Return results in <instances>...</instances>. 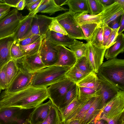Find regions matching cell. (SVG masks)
Instances as JSON below:
<instances>
[{
    "mask_svg": "<svg viewBox=\"0 0 124 124\" xmlns=\"http://www.w3.org/2000/svg\"><path fill=\"white\" fill-rule=\"evenodd\" d=\"M124 111V91L120 90L105 103L100 119L106 120Z\"/></svg>",
    "mask_w": 124,
    "mask_h": 124,
    "instance_id": "52a82bcc",
    "label": "cell"
},
{
    "mask_svg": "<svg viewBox=\"0 0 124 124\" xmlns=\"http://www.w3.org/2000/svg\"><path fill=\"white\" fill-rule=\"evenodd\" d=\"M51 101L42 103L35 108L29 115V119L32 124H39L43 121L48 115L53 105Z\"/></svg>",
    "mask_w": 124,
    "mask_h": 124,
    "instance_id": "e0dca14e",
    "label": "cell"
},
{
    "mask_svg": "<svg viewBox=\"0 0 124 124\" xmlns=\"http://www.w3.org/2000/svg\"><path fill=\"white\" fill-rule=\"evenodd\" d=\"M34 73L25 72L19 68L17 74L4 91L7 93H12L31 86Z\"/></svg>",
    "mask_w": 124,
    "mask_h": 124,
    "instance_id": "4fadbf2b",
    "label": "cell"
},
{
    "mask_svg": "<svg viewBox=\"0 0 124 124\" xmlns=\"http://www.w3.org/2000/svg\"><path fill=\"white\" fill-rule=\"evenodd\" d=\"M74 65L80 71L86 74L93 71L85 56L77 59Z\"/></svg>",
    "mask_w": 124,
    "mask_h": 124,
    "instance_id": "e575fe53",
    "label": "cell"
},
{
    "mask_svg": "<svg viewBox=\"0 0 124 124\" xmlns=\"http://www.w3.org/2000/svg\"><path fill=\"white\" fill-rule=\"evenodd\" d=\"M17 61L19 68L28 73H33L46 67L39 53L32 55H25Z\"/></svg>",
    "mask_w": 124,
    "mask_h": 124,
    "instance_id": "7c38bea8",
    "label": "cell"
},
{
    "mask_svg": "<svg viewBox=\"0 0 124 124\" xmlns=\"http://www.w3.org/2000/svg\"><path fill=\"white\" fill-rule=\"evenodd\" d=\"M42 0H38L37 1L33 4L29 8L28 10L29 13L31 12L36 9L40 5Z\"/></svg>",
    "mask_w": 124,
    "mask_h": 124,
    "instance_id": "f907efd6",
    "label": "cell"
},
{
    "mask_svg": "<svg viewBox=\"0 0 124 124\" xmlns=\"http://www.w3.org/2000/svg\"><path fill=\"white\" fill-rule=\"evenodd\" d=\"M78 88V96L82 97L98 95L101 86L97 74L92 71L76 83Z\"/></svg>",
    "mask_w": 124,
    "mask_h": 124,
    "instance_id": "277c9868",
    "label": "cell"
},
{
    "mask_svg": "<svg viewBox=\"0 0 124 124\" xmlns=\"http://www.w3.org/2000/svg\"><path fill=\"white\" fill-rule=\"evenodd\" d=\"M98 96L93 97L89 99L79 111L69 121L73 120H80L82 119L85 116L96 98Z\"/></svg>",
    "mask_w": 124,
    "mask_h": 124,
    "instance_id": "d590c367",
    "label": "cell"
},
{
    "mask_svg": "<svg viewBox=\"0 0 124 124\" xmlns=\"http://www.w3.org/2000/svg\"><path fill=\"white\" fill-rule=\"evenodd\" d=\"M23 16L16 8L0 19V39L13 34Z\"/></svg>",
    "mask_w": 124,
    "mask_h": 124,
    "instance_id": "8992f818",
    "label": "cell"
},
{
    "mask_svg": "<svg viewBox=\"0 0 124 124\" xmlns=\"http://www.w3.org/2000/svg\"><path fill=\"white\" fill-rule=\"evenodd\" d=\"M54 0L56 4L59 6H62L64 5H66V3L68 0Z\"/></svg>",
    "mask_w": 124,
    "mask_h": 124,
    "instance_id": "9f6ffc18",
    "label": "cell"
},
{
    "mask_svg": "<svg viewBox=\"0 0 124 124\" xmlns=\"http://www.w3.org/2000/svg\"><path fill=\"white\" fill-rule=\"evenodd\" d=\"M33 16L28 14L23 16L13 34L14 40L19 41L29 32L31 28Z\"/></svg>",
    "mask_w": 124,
    "mask_h": 124,
    "instance_id": "cb8c5ba5",
    "label": "cell"
},
{
    "mask_svg": "<svg viewBox=\"0 0 124 124\" xmlns=\"http://www.w3.org/2000/svg\"><path fill=\"white\" fill-rule=\"evenodd\" d=\"M22 124H32L28 118Z\"/></svg>",
    "mask_w": 124,
    "mask_h": 124,
    "instance_id": "94428289",
    "label": "cell"
},
{
    "mask_svg": "<svg viewBox=\"0 0 124 124\" xmlns=\"http://www.w3.org/2000/svg\"><path fill=\"white\" fill-rule=\"evenodd\" d=\"M53 18L54 17L45 15L37 14L34 15L32 20L30 30L21 40L33 35L42 36L46 35L49 30V26Z\"/></svg>",
    "mask_w": 124,
    "mask_h": 124,
    "instance_id": "30bf717a",
    "label": "cell"
},
{
    "mask_svg": "<svg viewBox=\"0 0 124 124\" xmlns=\"http://www.w3.org/2000/svg\"><path fill=\"white\" fill-rule=\"evenodd\" d=\"M124 51V35L123 33L117 36L115 42L110 46L106 49L104 55L107 59L116 58L120 54Z\"/></svg>",
    "mask_w": 124,
    "mask_h": 124,
    "instance_id": "603a6c76",
    "label": "cell"
},
{
    "mask_svg": "<svg viewBox=\"0 0 124 124\" xmlns=\"http://www.w3.org/2000/svg\"><path fill=\"white\" fill-rule=\"evenodd\" d=\"M1 90L0 89V94L1 92Z\"/></svg>",
    "mask_w": 124,
    "mask_h": 124,
    "instance_id": "e7e4bbea",
    "label": "cell"
},
{
    "mask_svg": "<svg viewBox=\"0 0 124 124\" xmlns=\"http://www.w3.org/2000/svg\"><path fill=\"white\" fill-rule=\"evenodd\" d=\"M115 1L118 2L119 3L124 6V0H115Z\"/></svg>",
    "mask_w": 124,
    "mask_h": 124,
    "instance_id": "91938a15",
    "label": "cell"
},
{
    "mask_svg": "<svg viewBox=\"0 0 124 124\" xmlns=\"http://www.w3.org/2000/svg\"><path fill=\"white\" fill-rule=\"evenodd\" d=\"M74 83L65 77L47 87L48 98L58 109L64 96Z\"/></svg>",
    "mask_w": 124,
    "mask_h": 124,
    "instance_id": "ba28073f",
    "label": "cell"
},
{
    "mask_svg": "<svg viewBox=\"0 0 124 124\" xmlns=\"http://www.w3.org/2000/svg\"><path fill=\"white\" fill-rule=\"evenodd\" d=\"M4 3H5L4 1V0H0V4Z\"/></svg>",
    "mask_w": 124,
    "mask_h": 124,
    "instance_id": "6125c7cd",
    "label": "cell"
},
{
    "mask_svg": "<svg viewBox=\"0 0 124 124\" xmlns=\"http://www.w3.org/2000/svg\"><path fill=\"white\" fill-rule=\"evenodd\" d=\"M10 11V9L3 11L0 13V19L5 16Z\"/></svg>",
    "mask_w": 124,
    "mask_h": 124,
    "instance_id": "680465c9",
    "label": "cell"
},
{
    "mask_svg": "<svg viewBox=\"0 0 124 124\" xmlns=\"http://www.w3.org/2000/svg\"><path fill=\"white\" fill-rule=\"evenodd\" d=\"M61 123L59 111L53 104L46 117L39 124H61Z\"/></svg>",
    "mask_w": 124,
    "mask_h": 124,
    "instance_id": "f546056e",
    "label": "cell"
},
{
    "mask_svg": "<svg viewBox=\"0 0 124 124\" xmlns=\"http://www.w3.org/2000/svg\"><path fill=\"white\" fill-rule=\"evenodd\" d=\"M69 48L74 54L77 60L85 56L86 43L75 39L73 44Z\"/></svg>",
    "mask_w": 124,
    "mask_h": 124,
    "instance_id": "1f68e13d",
    "label": "cell"
},
{
    "mask_svg": "<svg viewBox=\"0 0 124 124\" xmlns=\"http://www.w3.org/2000/svg\"><path fill=\"white\" fill-rule=\"evenodd\" d=\"M48 98L46 87L30 86L12 93L4 91L0 96V108L14 107L26 110L35 108Z\"/></svg>",
    "mask_w": 124,
    "mask_h": 124,
    "instance_id": "6da1fadb",
    "label": "cell"
},
{
    "mask_svg": "<svg viewBox=\"0 0 124 124\" xmlns=\"http://www.w3.org/2000/svg\"><path fill=\"white\" fill-rule=\"evenodd\" d=\"M86 44L85 57L93 71L97 74L99 69L103 62L106 47H97L89 42Z\"/></svg>",
    "mask_w": 124,
    "mask_h": 124,
    "instance_id": "9c48e42d",
    "label": "cell"
},
{
    "mask_svg": "<svg viewBox=\"0 0 124 124\" xmlns=\"http://www.w3.org/2000/svg\"><path fill=\"white\" fill-rule=\"evenodd\" d=\"M42 36L38 35H33L28 38L21 40L18 42L20 45L21 46L29 45L37 41Z\"/></svg>",
    "mask_w": 124,
    "mask_h": 124,
    "instance_id": "b9f144b4",
    "label": "cell"
},
{
    "mask_svg": "<svg viewBox=\"0 0 124 124\" xmlns=\"http://www.w3.org/2000/svg\"><path fill=\"white\" fill-rule=\"evenodd\" d=\"M10 53L11 58L17 61L25 55L18 42L15 40L11 46Z\"/></svg>",
    "mask_w": 124,
    "mask_h": 124,
    "instance_id": "74e56055",
    "label": "cell"
},
{
    "mask_svg": "<svg viewBox=\"0 0 124 124\" xmlns=\"http://www.w3.org/2000/svg\"><path fill=\"white\" fill-rule=\"evenodd\" d=\"M103 24L101 23L87 42L92 45L99 48H103Z\"/></svg>",
    "mask_w": 124,
    "mask_h": 124,
    "instance_id": "f1b7e54d",
    "label": "cell"
},
{
    "mask_svg": "<svg viewBox=\"0 0 124 124\" xmlns=\"http://www.w3.org/2000/svg\"><path fill=\"white\" fill-rule=\"evenodd\" d=\"M94 124H108L107 122L105 120L100 119L95 121Z\"/></svg>",
    "mask_w": 124,
    "mask_h": 124,
    "instance_id": "6f0895ef",
    "label": "cell"
},
{
    "mask_svg": "<svg viewBox=\"0 0 124 124\" xmlns=\"http://www.w3.org/2000/svg\"><path fill=\"white\" fill-rule=\"evenodd\" d=\"M24 110L14 107L0 108V124H22L26 120L22 116Z\"/></svg>",
    "mask_w": 124,
    "mask_h": 124,
    "instance_id": "5bb4252c",
    "label": "cell"
},
{
    "mask_svg": "<svg viewBox=\"0 0 124 124\" xmlns=\"http://www.w3.org/2000/svg\"><path fill=\"white\" fill-rule=\"evenodd\" d=\"M101 2L104 6H108L114 3L115 0H100Z\"/></svg>",
    "mask_w": 124,
    "mask_h": 124,
    "instance_id": "db71d44e",
    "label": "cell"
},
{
    "mask_svg": "<svg viewBox=\"0 0 124 124\" xmlns=\"http://www.w3.org/2000/svg\"><path fill=\"white\" fill-rule=\"evenodd\" d=\"M121 16V20L119 26V29L118 31V35L122 33L124 30V14Z\"/></svg>",
    "mask_w": 124,
    "mask_h": 124,
    "instance_id": "c3c4849f",
    "label": "cell"
},
{
    "mask_svg": "<svg viewBox=\"0 0 124 124\" xmlns=\"http://www.w3.org/2000/svg\"><path fill=\"white\" fill-rule=\"evenodd\" d=\"M6 64L0 67V89L5 90L7 87L5 71Z\"/></svg>",
    "mask_w": 124,
    "mask_h": 124,
    "instance_id": "60d3db41",
    "label": "cell"
},
{
    "mask_svg": "<svg viewBox=\"0 0 124 124\" xmlns=\"http://www.w3.org/2000/svg\"><path fill=\"white\" fill-rule=\"evenodd\" d=\"M70 68L54 65L42 69L33 74L31 86L47 88L65 77Z\"/></svg>",
    "mask_w": 124,
    "mask_h": 124,
    "instance_id": "7a4b0ae2",
    "label": "cell"
},
{
    "mask_svg": "<svg viewBox=\"0 0 124 124\" xmlns=\"http://www.w3.org/2000/svg\"><path fill=\"white\" fill-rule=\"evenodd\" d=\"M58 57L54 65L60 66L71 67L75 64L76 58L73 52L66 47L58 46Z\"/></svg>",
    "mask_w": 124,
    "mask_h": 124,
    "instance_id": "ac0fdd59",
    "label": "cell"
},
{
    "mask_svg": "<svg viewBox=\"0 0 124 124\" xmlns=\"http://www.w3.org/2000/svg\"><path fill=\"white\" fill-rule=\"evenodd\" d=\"M97 74L101 86L100 95L103 109L106 102L121 90L100 73Z\"/></svg>",
    "mask_w": 124,
    "mask_h": 124,
    "instance_id": "9a60e30c",
    "label": "cell"
},
{
    "mask_svg": "<svg viewBox=\"0 0 124 124\" xmlns=\"http://www.w3.org/2000/svg\"><path fill=\"white\" fill-rule=\"evenodd\" d=\"M124 13V6L115 1L111 5L105 6L103 10L99 15L101 23L108 25Z\"/></svg>",
    "mask_w": 124,
    "mask_h": 124,
    "instance_id": "2e32d148",
    "label": "cell"
},
{
    "mask_svg": "<svg viewBox=\"0 0 124 124\" xmlns=\"http://www.w3.org/2000/svg\"><path fill=\"white\" fill-rule=\"evenodd\" d=\"M121 16L114 20L113 21L108 25L112 29H116L119 27Z\"/></svg>",
    "mask_w": 124,
    "mask_h": 124,
    "instance_id": "bcb514c9",
    "label": "cell"
},
{
    "mask_svg": "<svg viewBox=\"0 0 124 124\" xmlns=\"http://www.w3.org/2000/svg\"><path fill=\"white\" fill-rule=\"evenodd\" d=\"M46 35L42 36L38 40L34 43L27 45L21 46L20 47L25 55H33L39 52L43 40Z\"/></svg>",
    "mask_w": 124,
    "mask_h": 124,
    "instance_id": "4dcf8cb0",
    "label": "cell"
},
{
    "mask_svg": "<svg viewBox=\"0 0 124 124\" xmlns=\"http://www.w3.org/2000/svg\"><path fill=\"white\" fill-rule=\"evenodd\" d=\"M49 30L50 31L60 33L64 35H68L62 26L54 17L53 20L49 26Z\"/></svg>",
    "mask_w": 124,
    "mask_h": 124,
    "instance_id": "ab89813d",
    "label": "cell"
},
{
    "mask_svg": "<svg viewBox=\"0 0 124 124\" xmlns=\"http://www.w3.org/2000/svg\"><path fill=\"white\" fill-rule=\"evenodd\" d=\"M74 17L78 24H99L101 23L99 15H93L84 13H79L74 14Z\"/></svg>",
    "mask_w": 124,
    "mask_h": 124,
    "instance_id": "4316f807",
    "label": "cell"
},
{
    "mask_svg": "<svg viewBox=\"0 0 124 124\" xmlns=\"http://www.w3.org/2000/svg\"><path fill=\"white\" fill-rule=\"evenodd\" d=\"M98 73L124 91V60L116 58L103 62Z\"/></svg>",
    "mask_w": 124,
    "mask_h": 124,
    "instance_id": "3957f363",
    "label": "cell"
},
{
    "mask_svg": "<svg viewBox=\"0 0 124 124\" xmlns=\"http://www.w3.org/2000/svg\"><path fill=\"white\" fill-rule=\"evenodd\" d=\"M66 4L69 7V11L73 14L90 13L87 0H68Z\"/></svg>",
    "mask_w": 124,
    "mask_h": 124,
    "instance_id": "d4e9b609",
    "label": "cell"
},
{
    "mask_svg": "<svg viewBox=\"0 0 124 124\" xmlns=\"http://www.w3.org/2000/svg\"><path fill=\"white\" fill-rule=\"evenodd\" d=\"M74 14L69 11L54 17L62 26L70 37L85 40L82 29L74 19Z\"/></svg>",
    "mask_w": 124,
    "mask_h": 124,
    "instance_id": "5b68a950",
    "label": "cell"
},
{
    "mask_svg": "<svg viewBox=\"0 0 124 124\" xmlns=\"http://www.w3.org/2000/svg\"><path fill=\"white\" fill-rule=\"evenodd\" d=\"M90 11V14L98 15L103 10L105 6L100 0H87Z\"/></svg>",
    "mask_w": 124,
    "mask_h": 124,
    "instance_id": "836d02e7",
    "label": "cell"
},
{
    "mask_svg": "<svg viewBox=\"0 0 124 124\" xmlns=\"http://www.w3.org/2000/svg\"><path fill=\"white\" fill-rule=\"evenodd\" d=\"M58 46L45 38L43 40L39 53L43 63L46 67L54 65L57 62L58 54Z\"/></svg>",
    "mask_w": 124,
    "mask_h": 124,
    "instance_id": "8fae6325",
    "label": "cell"
},
{
    "mask_svg": "<svg viewBox=\"0 0 124 124\" xmlns=\"http://www.w3.org/2000/svg\"><path fill=\"white\" fill-rule=\"evenodd\" d=\"M100 23L78 24L84 35L85 40L87 41H88L95 29Z\"/></svg>",
    "mask_w": 124,
    "mask_h": 124,
    "instance_id": "8d00e7d4",
    "label": "cell"
},
{
    "mask_svg": "<svg viewBox=\"0 0 124 124\" xmlns=\"http://www.w3.org/2000/svg\"><path fill=\"white\" fill-rule=\"evenodd\" d=\"M61 124H81L80 120H73L62 123Z\"/></svg>",
    "mask_w": 124,
    "mask_h": 124,
    "instance_id": "11a10c76",
    "label": "cell"
},
{
    "mask_svg": "<svg viewBox=\"0 0 124 124\" xmlns=\"http://www.w3.org/2000/svg\"><path fill=\"white\" fill-rule=\"evenodd\" d=\"M14 41L13 34L0 39V67L11 59L10 50Z\"/></svg>",
    "mask_w": 124,
    "mask_h": 124,
    "instance_id": "44dd1931",
    "label": "cell"
},
{
    "mask_svg": "<svg viewBox=\"0 0 124 124\" xmlns=\"http://www.w3.org/2000/svg\"><path fill=\"white\" fill-rule=\"evenodd\" d=\"M78 96V87L74 83L67 91L62 101L59 109L60 113Z\"/></svg>",
    "mask_w": 124,
    "mask_h": 124,
    "instance_id": "484cf974",
    "label": "cell"
},
{
    "mask_svg": "<svg viewBox=\"0 0 124 124\" xmlns=\"http://www.w3.org/2000/svg\"><path fill=\"white\" fill-rule=\"evenodd\" d=\"M11 7L6 4H0V13L3 11L10 9Z\"/></svg>",
    "mask_w": 124,
    "mask_h": 124,
    "instance_id": "f5cc1de1",
    "label": "cell"
},
{
    "mask_svg": "<svg viewBox=\"0 0 124 124\" xmlns=\"http://www.w3.org/2000/svg\"><path fill=\"white\" fill-rule=\"evenodd\" d=\"M20 0H4L5 4L10 7L16 8L17 4Z\"/></svg>",
    "mask_w": 124,
    "mask_h": 124,
    "instance_id": "7dc6e473",
    "label": "cell"
},
{
    "mask_svg": "<svg viewBox=\"0 0 124 124\" xmlns=\"http://www.w3.org/2000/svg\"><path fill=\"white\" fill-rule=\"evenodd\" d=\"M102 109L101 97L100 95L96 98L85 116L80 120L81 124H88L99 119Z\"/></svg>",
    "mask_w": 124,
    "mask_h": 124,
    "instance_id": "d6986e66",
    "label": "cell"
},
{
    "mask_svg": "<svg viewBox=\"0 0 124 124\" xmlns=\"http://www.w3.org/2000/svg\"><path fill=\"white\" fill-rule=\"evenodd\" d=\"M106 121L108 124H122L124 123V112L120 113Z\"/></svg>",
    "mask_w": 124,
    "mask_h": 124,
    "instance_id": "7bdbcfd3",
    "label": "cell"
},
{
    "mask_svg": "<svg viewBox=\"0 0 124 124\" xmlns=\"http://www.w3.org/2000/svg\"><path fill=\"white\" fill-rule=\"evenodd\" d=\"M119 27L117 29H113L106 43L105 47L107 48L113 44L118 35V31Z\"/></svg>",
    "mask_w": 124,
    "mask_h": 124,
    "instance_id": "f6af8a7d",
    "label": "cell"
},
{
    "mask_svg": "<svg viewBox=\"0 0 124 124\" xmlns=\"http://www.w3.org/2000/svg\"><path fill=\"white\" fill-rule=\"evenodd\" d=\"M25 0H20L17 3L16 8L18 10H22L25 7Z\"/></svg>",
    "mask_w": 124,
    "mask_h": 124,
    "instance_id": "681fc988",
    "label": "cell"
},
{
    "mask_svg": "<svg viewBox=\"0 0 124 124\" xmlns=\"http://www.w3.org/2000/svg\"><path fill=\"white\" fill-rule=\"evenodd\" d=\"M45 38L46 40L56 45L68 47L73 44L75 39L70 37L68 35H64L49 30Z\"/></svg>",
    "mask_w": 124,
    "mask_h": 124,
    "instance_id": "7402d4cb",
    "label": "cell"
},
{
    "mask_svg": "<svg viewBox=\"0 0 124 124\" xmlns=\"http://www.w3.org/2000/svg\"><path fill=\"white\" fill-rule=\"evenodd\" d=\"M19 70L16 61L11 59L7 63L5 73L7 87L16 75Z\"/></svg>",
    "mask_w": 124,
    "mask_h": 124,
    "instance_id": "83f0119b",
    "label": "cell"
},
{
    "mask_svg": "<svg viewBox=\"0 0 124 124\" xmlns=\"http://www.w3.org/2000/svg\"><path fill=\"white\" fill-rule=\"evenodd\" d=\"M79 101V100L78 96L66 107L63 111L60 113L61 123H63L66 119L73 112L78 104Z\"/></svg>",
    "mask_w": 124,
    "mask_h": 124,
    "instance_id": "f35d334b",
    "label": "cell"
},
{
    "mask_svg": "<svg viewBox=\"0 0 124 124\" xmlns=\"http://www.w3.org/2000/svg\"><path fill=\"white\" fill-rule=\"evenodd\" d=\"M122 124H124V123H123Z\"/></svg>",
    "mask_w": 124,
    "mask_h": 124,
    "instance_id": "03108f58",
    "label": "cell"
},
{
    "mask_svg": "<svg viewBox=\"0 0 124 124\" xmlns=\"http://www.w3.org/2000/svg\"><path fill=\"white\" fill-rule=\"evenodd\" d=\"M95 121H94L89 123L88 124H94Z\"/></svg>",
    "mask_w": 124,
    "mask_h": 124,
    "instance_id": "be15d7a7",
    "label": "cell"
},
{
    "mask_svg": "<svg viewBox=\"0 0 124 124\" xmlns=\"http://www.w3.org/2000/svg\"><path fill=\"white\" fill-rule=\"evenodd\" d=\"M38 0H25V7L28 10L30 7Z\"/></svg>",
    "mask_w": 124,
    "mask_h": 124,
    "instance_id": "816d5d0a",
    "label": "cell"
},
{
    "mask_svg": "<svg viewBox=\"0 0 124 124\" xmlns=\"http://www.w3.org/2000/svg\"><path fill=\"white\" fill-rule=\"evenodd\" d=\"M69 10L68 8L57 5L54 0H42L39 6L34 11L29 13L28 14L33 16L40 12L48 14L51 15L59 11Z\"/></svg>",
    "mask_w": 124,
    "mask_h": 124,
    "instance_id": "ffe728a7",
    "label": "cell"
},
{
    "mask_svg": "<svg viewBox=\"0 0 124 124\" xmlns=\"http://www.w3.org/2000/svg\"><path fill=\"white\" fill-rule=\"evenodd\" d=\"M86 75L80 71L74 65L67 72L65 76L76 83Z\"/></svg>",
    "mask_w": 124,
    "mask_h": 124,
    "instance_id": "d6a6232c",
    "label": "cell"
},
{
    "mask_svg": "<svg viewBox=\"0 0 124 124\" xmlns=\"http://www.w3.org/2000/svg\"><path fill=\"white\" fill-rule=\"evenodd\" d=\"M102 24L103 28V46L105 47L107 41L113 29L109 27L108 25L104 23Z\"/></svg>",
    "mask_w": 124,
    "mask_h": 124,
    "instance_id": "ee69618b",
    "label": "cell"
}]
</instances>
